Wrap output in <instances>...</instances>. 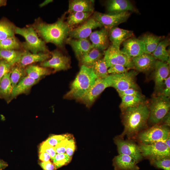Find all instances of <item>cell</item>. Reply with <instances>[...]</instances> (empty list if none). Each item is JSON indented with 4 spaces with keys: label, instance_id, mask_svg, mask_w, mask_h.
<instances>
[{
    "label": "cell",
    "instance_id": "obj_1",
    "mask_svg": "<svg viewBox=\"0 0 170 170\" xmlns=\"http://www.w3.org/2000/svg\"><path fill=\"white\" fill-rule=\"evenodd\" d=\"M65 14L51 24L44 22L39 18L31 26L45 43H52L62 48L71 29L66 22Z\"/></svg>",
    "mask_w": 170,
    "mask_h": 170
},
{
    "label": "cell",
    "instance_id": "obj_2",
    "mask_svg": "<svg viewBox=\"0 0 170 170\" xmlns=\"http://www.w3.org/2000/svg\"><path fill=\"white\" fill-rule=\"evenodd\" d=\"M149 114V107L144 102L127 109L122 112L124 129L119 136L131 138L137 135L146 126Z\"/></svg>",
    "mask_w": 170,
    "mask_h": 170
},
{
    "label": "cell",
    "instance_id": "obj_3",
    "mask_svg": "<svg viewBox=\"0 0 170 170\" xmlns=\"http://www.w3.org/2000/svg\"><path fill=\"white\" fill-rule=\"evenodd\" d=\"M97 79L92 67L81 65L79 71L71 85L70 90L64 95V98L77 100L88 90Z\"/></svg>",
    "mask_w": 170,
    "mask_h": 170
},
{
    "label": "cell",
    "instance_id": "obj_4",
    "mask_svg": "<svg viewBox=\"0 0 170 170\" xmlns=\"http://www.w3.org/2000/svg\"><path fill=\"white\" fill-rule=\"evenodd\" d=\"M15 34L23 37L25 41L22 43L25 50L37 54L39 53H50L46 43L40 38L34 28L31 26L20 28L16 27Z\"/></svg>",
    "mask_w": 170,
    "mask_h": 170
},
{
    "label": "cell",
    "instance_id": "obj_5",
    "mask_svg": "<svg viewBox=\"0 0 170 170\" xmlns=\"http://www.w3.org/2000/svg\"><path fill=\"white\" fill-rule=\"evenodd\" d=\"M170 107L169 98L160 94L154 97L149 107L148 121L154 125L159 124L169 112Z\"/></svg>",
    "mask_w": 170,
    "mask_h": 170
},
{
    "label": "cell",
    "instance_id": "obj_6",
    "mask_svg": "<svg viewBox=\"0 0 170 170\" xmlns=\"http://www.w3.org/2000/svg\"><path fill=\"white\" fill-rule=\"evenodd\" d=\"M103 57L108 68L115 65L124 66L128 69H134L132 59L120 48L111 44L104 51Z\"/></svg>",
    "mask_w": 170,
    "mask_h": 170
},
{
    "label": "cell",
    "instance_id": "obj_7",
    "mask_svg": "<svg viewBox=\"0 0 170 170\" xmlns=\"http://www.w3.org/2000/svg\"><path fill=\"white\" fill-rule=\"evenodd\" d=\"M170 135L168 127L163 125L154 126L137 135L139 140L142 144H150L158 141L164 142Z\"/></svg>",
    "mask_w": 170,
    "mask_h": 170
},
{
    "label": "cell",
    "instance_id": "obj_8",
    "mask_svg": "<svg viewBox=\"0 0 170 170\" xmlns=\"http://www.w3.org/2000/svg\"><path fill=\"white\" fill-rule=\"evenodd\" d=\"M137 74L136 71H132L121 74H110L107 77L110 87L114 88L117 91L129 88L138 89V88L135 79Z\"/></svg>",
    "mask_w": 170,
    "mask_h": 170
},
{
    "label": "cell",
    "instance_id": "obj_9",
    "mask_svg": "<svg viewBox=\"0 0 170 170\" xmlns=\"http://www.w3.org/2000/svg\"><path fill=\"white\" fill-rule=\"evenodd\" d=\"M109 87L110 85L107 77L98 78L88 90L76 100L89 108L104 90Z\"/></svg>",
    "mask_w": 170,
    "mask_h": 170
},
{
    "label": "cell",
    "instance_id": "obj_10",
    "mask_svg": "<svg viewBox=\"0 0 170 170\" xmlns=\"http://www.w3.org/2000/svg\"><path fill=\"white\" fill-rule=\"evenodd\" d=\"M51 58L41 62V66L50 68L55 72L67 70L70 67L71 59L70 57L64 54L57 49L50 52Z\"/></svg>",
    "mask_w": 170,
    "mask_h": 170
},
{
    "label": "cell",
    "instance_id": "obj_11",
    "mask_svg": "<svg viewBox=\"0 0 170 170\" xmlns=\"http://www.w3.org/2000/svg\"><path fill=\"white\" fill-rule=\"evenodd\" d=\"M130 14L129 12L107 14L95 12L94 13L93 17L100 23L103 26L110 30L126 21Z\"/></svg>",
    "mask_w": 170,
    "mask_h": 170
},
{
    "label": "cell",
    "instance_id": "obj_12",
    "mask_svg": "<svg viewBox=\"0 0 170 170\" xmlns=\"http://www.w3.org/2000/svg\"><path fill=\"white\" fill-rule=\"evenodd\" d=\"M114 140L119 154L129 156L134 159L137 163L142 159L139 146L133 141L124 140L119 136L116 137Z\"/></svg>",
    "mask_w": 170,
    "mask_h": 170
},
{
    "label": "cell",
    "instance_id": "obj_13",
    "mask_svg": "<svg viewBox=\"0 0 170 170\" xmlns=\"http://www.w3.org/2000/svg\"><path fill=\"white\" fill-rule=\"evenodd\" d=\"M139 146L143 157L149 159L158 157L170 156V149L164 141H160L150 144H141Z\"/></svg>",
    "mask_w": 170,
    "mask_h": 170
},
{
    "label": "cell",
    "instance_id": "obj_14",
    "mask_svg": "<svg viewBox=\"0 0 170 170\" xmlns=\"http://www.w3.org/2000/svg\"><path fill=\"white\" fill-rule=\"evenodd\" d=\"M102 27V25L93 17H90L81 25L71 29L69 37L76 39H87L93 30Z\"/></svg>",
    "mask_w": 170,
    "mask_h": 170
},
{
    "label": "cell",
    "instance_id": "obj_15",
    "mask_svg": "<svg viewBox=\"0 0 170 170\" xmlns=\"http://www.w3.org/2000/svg\"><path fill=\"white\" fill-rule=\"evenodd\" d=\"M109 31L108 29L104 27L91 33L89 37L93 48L101 51L107 48L109 46Z\"/></svg>",
    "mask_w": 170,
    "mask_h": 170
},
{
    "label": "cell",
    "instance_id": "obj_16",
    "mask_svg": "<svg viewBox=\"0 0 170 170\" xmlns=\"http://www.w3.org/2000/svg\"><path fill=\"white\" fill-rule=\"evenodd\" d=\"M121 50L132 58L144 53V47L142 40L134 37H131L122 43Z\"/></svg>",
    "mask_w": 170,
    "mask_h": 170
},
{
    "label": "cell",
    "instance_id": "obj_17",
    "mask_svg": "<svg viewBox=\"0 0 170 170\" xmlns=\"http://www.w3.org/2000/svg\"><path fill=\"white\" fill-rule=\"evenodd\" d=\"M132 59L134 69L142 72L154 69L157 60L151 54L145 53Z\"/></svg>",
    "mask_w": 170,
    "mask_h": 170
},
{
    "label": "cell",
    "instance_id": "obj_18",
    "mask_svg": "<svg viewBox=\"0 0 170 170\" xmlns=\"http://www.w3.org/2000/svg\"><path fill=\"white\" fill-rule=\"evenodd\" d=\"M154 69V81L156 88L158 90H161L165 80L169 75V64L157 60Z\"/></svg>",
    "mask_w": 170,
    "mask_h": 170
},
{
    "label": "cell",
    "instance_id": "obj_19",
    "mask_svg": "<svg viewBox=\"0 0 170 170\" xmlns=\"http://www.w3.org/2000/svg\"><path fill=\"white\" fill-rule=\"evenodd\" d=\"M65 43L71 46L78 60L93 48L91 42L87 39H76L68 37Z\"/></svg>",
    "mask_w": 170,
    "mask_h": 170
},
{
    "label": "cell",
    "instance_id": "obj_20",
    "mask_svg": "<svg viewBox=\"0 0 170 170\" xmlns=\"http://www.w3.org/2000/svg\"><path fill=\"white\" fill-rule=\"evenodd\" d=\"M51 57L50 53H32L29 51H23L19 62L17 63L21 66L25 67L28 65L37 62L45 61Z\"/></svg>",
    "mask_w": 170,
    "mask_h": 170
},
{
    "label": "cell",
    "instance_id": "obj_21",
    "mask_svg": "<svg viewBox=\"0 0 170 170\" xmlns=\"http://www.w3.org/2000/svg\"><path fill=\"white\" fill-rule=\"evenodd\" d=\"M137 162L132 157L119 154L113 160V165L115 170H139Z\"/></svg>",
    "mask_w": 170,
    "mask_h": 170
},
{
    "label": "cell",
    "instance_id": "obj_22",
    "mask_svg": "<svg viewBox=\"0 0 170 170\" xmlns=\"http://www.w3.org/2000/svg\"><path fill=\"white\" fill-rule=\"evenodd\" d=\"M133 36V31L122 29L116 26L109 30V38L111 45L120 48L121 44Z\"/></svg>",
    "mask_w": 170,
    "mask_h": 170
},
{
    "label": "cell",
    "instance_id": "obj_23",
    "mask_svg": "<svg viewBox=\"0 0 170 170\" xmlns=\"http://www.w3.org/2000/svg\"><path fill=\"white\" fill-rule=\"evenodd\" d=\"M107 9L109 14H117L128 12H136L133 4L128 0H110L108 1Z\"/></svg>",
    "mask_w": 170,
    "mask_h": 170
},
{
    "label": "cell",
    "instance_id": "obj_24",
    "mask_svg": "<svg viewBox=\"0 0 170 170\" xmlns=\"http://www.w3.org/2000/svg\"><path fill=\"white\" fill-rule=\"evenodd\" d=\"M39 81L27 76H25L13 88L12 99L21 94L28 93L32 87Z\"/></svg>",
    "mask_w": 170,
    "mask_h": 170
},
{
    "label": "cell",
    "instance_id": "obj_25",
    "mask_svg": "<svg viewBox=\"0 0 170 170\" xmlns=\"http://www.w3.org/2000/svg\"><path fill=\"white\" fill-rule=\"evenodd\" d=\"M94 1L88 0H72L69 1L68 12H82L93 13Z\"/></svg>",
    "mask_w": 170,
    "mask_h": 170
},
{
    "label": "cell",
    "instance_id": "obj_26",
    "mask_svg": "<svg viewBox=\"0 0 170 170\" xmlns=\"http://www.w3.org/2000/svg\"><path fill=\"white\" fill-rule=\"evenodd\" d=\"M66 20V22L72 29L81 25L90 17L93 12H70Z\"/></svg>",
    "mask_w": 170,
    "mask_h": 170
},
{
    "label": "cell",
    "instance_id": "obj_27",
    "mask_svg": "<svg viewBox=\"0 0 170 170\" xmlns=\"http://www.w3.org/2000/svg\"><path fill=\"white\" fill-rule=\"evenodd\" d=\"M169 44L170 41L168 38L162 40L151 54L156 60L169 64V54L167 48Z\"/></svg>",
    "mask_w": 170,
    "mask_h": 170
},
{
    "label": "cell",
    "instance_id": "obj_28",
    "mask_svg": "<svg viewBox=\"0 0 170 170\" xmlns=\"http://www.w3.org/2000/svg\"><path fill=\"white\" fill-rule=\"evenodd\" d=\"M25 71L27 76L39 81L42 77L50 74L51 72L48 68L34 65L26 66Z\"/></svg>",
    "mask_w": 170,
    "mask_h": 170
},
{
    "label": "cell",
    "instance_id": "obj_29",
    "mask_svg": "<svg viewBox=\"0 0 170 170\" xmlns=\"http://www.w3.org/2000/svg\"><path fill=\"white\" fill-rule=\"evenodd\" d=\"M10 72L5 75L0 82V98L4 99L7 102L12 100L13 87L10 79Z\"/></svg>",
    "mask_w": 170,
    "mask_h": 170
},
{
    "label": "cell",
    "instance_id": "obj_30",
    "mask_svg": "<svg viewBox=\"0 0 170 170\" xmlns=\"http://www.w3.org/2000/svg\"><path fill=\"white\" fill-rule=\"evenodd\" d=\"M101 51L95 48H92L79 60L81 65L92 67L96 61L102 58L103 54Z\"/></svg>",
    "mask_w": 170,
    "mask_h": 170
},
{
    "label": "cell",
    "instance_id": "obj_31",
    "mask_svg": "<svg viewBox=\"0 0 170 170\" xmlns=\"http://www.w3.org/2000/svg\"><path fill=\"white\" fill-rule=\"evenodd\" d=\"M162 37L152 34H147L144 35L140 39L143 41L144 47V53L151 54L154 51Z\"/></svg>",
    "mask_w": 170,
    "mask_h": 170
},
{
    "label": "cell",
    "instance_id": "obj_32",
    "mask_svg": "<svg viewBox=\"0 0 170 170\" xmlns=\"http://www.w3.org/2000/svg\"><path fill=\"white\" fill-rule=\"evenodd\" d=\"M121 102L120 108L122 112L128 108L136 106L143 102L144 96L142 95H125L121 97Z\"/></svg>",
    "mask_w": 170,
    "mask_h": 170
},
{
    "label": "cell",
    "instance_id": "obj_33",
    "mask_svg": "<svg viewBox=\"0 0 170 170\" xmlns=\"http://www.w3.org/2000/svg\"><path fill=\"white\" fill-rule=\"evenodd\" d=\"M16 26L6 19L0 20V40L14 36Z\"/></svg>",
    "mask_w": 170,
    "mask_h": 170
},
{
    "label": "cell",
    "instance_id": "obj_34",
    "mask_svg": "<svg viewBox=\"0 0 170 170\" xmlns=\"http://www.w3.org/2000/svg\"><path fill=\"white\" fill-rule=\"evenodd\" d=\"M22 51L21 50H0V59L5 60L13 66L19 62Z\"/></svg>",
    "mask_w": 170,
    "mask_h": 170
},
{
    "label": "cell",
    "instance_id": "obj_35",
    "mask_svg": "<svg viewBox=\"0 0 170 170\" xmlns=\"http://www.w3.org/2000/svg\"><path fill=\"white\" fill-rule=\"evenodd\" d=\"M26 73L25 68L18 64L12 66L10 71V81L13 88L25 76Z\"/></svg>",
    "mask_w": 170,
    "mask_h": 170
},
{
    "label": "cell",
    "instance_id": "obj_36",
    "mask_svg": "<svg viewBox=\"0 0 170 170\" xmlns=\"http://www.w3.org/2000/svg\"><path fill=\"white\" fill-rule=\"evenodd\" d=\"M22 44L14 36L0 40V50H21Z\"/></svg>",
    "mask_w": 170,
    "mask_h": 170
},
{
    "label": "cell",
    "instance_id": "obj_37",
    "mask_svg": "<svg viewBox=\"0 0 170 170\" xmlns=\"http://www.w3.org/2000/svg\"><path fill=\"white\" fill-rule=\"evenodd\" d=\"M92 68L98 78H104L109 75L108 72V68L104 58L96 61Z\"/></svg>",
    "mask_w": 170,
    "mask_h": 170
},
{
    "label": "cell",
    "instance_id": "obj_38",
    "mask_svg": "<svg viewBox=\"0 0 170 170\" xmlns=\"http://www.w3.org/2000/svg\"><path fill=\"white\" fill-rule=\"evenodd\" d=\"M150 164L158 169L170 170V156H161L150 159Z\"/></svg>",
    "mask_w": 170,
    "mask_h": 170
},
{
    "label": "cell",
    "instance_id": "obj_39",
    "mask_svg": "<svg viewBox=\"0 0 170 170\" xmlns=\"http://www.w3.org/2000/svg\"><path fill=\"white\" fill-rule=\"evenodd\" d=\"M72 158L65 153L57 154L53 160L56 169L67 165L71 161Z\"/></svg>",
    "mask_w": 170,
    "mask_h": 170
},
{
    "label": "cell",
    "instance_id": "obj_40",
    "mask_svg": "<svg viewBox=\"0 0 170 170\" xmlns=\"http://www.w3.org/2000/svg\"><path fill=\"white\" fill-rule=\"evenodd\" d=\"M46 152L48 154L52 160L56 154L54 147L50 145L46 141H43L40 146L39 152Z\"/></svg>",
    "mask_w": 170,
    "mask_h": 170
},
{
    "label": "cell",
    "instance_id": "obj_41",
    "mask_svg": "<svg viewBox=\"0 0 170 170\" xmlns=\"http://www.w3.org/2000/svg\"><path fill=\"white\" fill-rule=\"evenodd\" d=\"M73 136L70 134L65 139L61 141L55 146L56 153L57 154L65 153L68 143Z\"/></svg>",
    "mask_w": 170,
    "mask_h": 170
},
{
    "label": "cell",
    "instance_id": "obj_42",
    "mask_svg": "<svg viewBox=\"0 0 170 170\" xmlns=\"http://www.w3.org/2000/svg\"><path fill=\"white\" fill-rule=\"evenodd\" d=\"M69 134L52 135L46 141L51 145L55 146L61 141L66 138Z\"/></svg>",
    "mask_w": 170,
    "mask_h": 170
},
{
    "label": "cell",
    "instance_id": "obj_43",
    "mask_svg": "<svg viewBox=\"0 0 170 170\" xmlns=\"http://www.w3.org/2000/svg\"><path fill=\"white\" fill-rule=\"evenodd\" d=\"M128 68L120 65H113L108 68V73L110 74H119L128 71Z\"/></svg>",
    "mask_w": 170,
    "mask_h": 170
},
{
    "label": "cell",
    "instance_id": "obj_44",
    "mask_svg": "<svg viewBox=\"0 0 170 170\" xmlns=\"http://www.w3.org/2000/svg\"><path fill=\"white\" fill-rule=\"evenodd\" d=\"M12 66L5 60H0V82L4 76L7 73L10 72Z\"/></svg>",
    "mask_w": 170,
    "mask_h": 170
},
{
    "label": "cell",
    "instance_id": "obj_45",
    "mask_svg": "<svg viewBox=\"0 0 170 170\" xmlns=\"http://www.w3.org/2000/svg\"><path fill=\"white\" fill-rule=\"evenodd\" d=\"M76 149V144L74 137L69 140L66 148L65 153L72 157Z\"/></svg>",
    "mask_w": 170,
    "mask_h": 170
},
{
    "label": "cell",
    "instance_id": "obj_46",
    "mask_svg": "<svg viewBox=\"0 0 170 170\" xmlns=\"http://www.w3.org/2000/svg\"><path fill=\"white\" fill-rule=\"evenodd\" d=\"M160 95L169 98L170 96V77L168 76L165 80L161 93Z\"/></svg>",
    "mask_w": 170,
    "mask_h": 170
},
{
    "label": "cell",
    "instance_id": "obj_47",
    "mask_svg": "<svg viewBox=\"0 0 170 170\" xmlns=\"http://www.w3.org/2000/svg\"><path fill=\"white\" fill-rule=\"evenodd\" d=\"M117 92L120 97L123 96L128 95H142L138 89L133 88H129L123 91H117Z\"/></svg>",
    "mask_w": 170,
    "mask_h": 170
},
{
    "label": "cell",
    "instance_id": "obj_48",
    "mask_svg": "<svg viewBox=\"0 0 170 170\" xmlns=\"http://www.w3.org/2000/svg\"><path fill=\"white\" fill-rule=\"evenodd\" d=\"M40 165L44 170H55L56 168L54 163L50 161L47 162H42Z\"/></svg>",
    "mask_w": 170,
    "mask_h": 170
},
{
    "label": "cell",
    "instance_id": "obj_49",
    "mask_svg": "<svg viewBox=\"0 0 170 170\" xmlns=\"http://www.w3.org/2000/svg\"><path fill=\"white\" fill-rule=\"evenodd\" d=\"M39 159L42 162H47L50 161L51 159L50 155L46 152H40L39 155Z\"/></svg>",
    "mask_w": 170,
    "mask_h": 170
},
{
    "label": "cell",
    "instance_id": "obj_50",
    "mask_svg": "<svg viewBox=\"0 0 170 170\" xmlns=\"http://www.w3.org/2000/svg\"><path fill=\"white\" fill-rule=\"evenodd\" d=\"M170 112H168L167 114L163 118L162 121L164 123L163 125L169 127L170 125Z\"/></svg>",
    "mask_w": 170,
    "mask_h": 170
},
{
    "label": "cell",
    "instance_id": "obj_51",
    "mask_svg": "<svg viewBox=\"0 0 170 170\" xmlns=\"http://www.w3.org/2000/svg\"><path fill=\"white\" fill-rule=\"evenodd\" d=\"M165 143L167 146V147L170 149V135H169L166 140L164 141Z\"/></svg>",
    "mask_w": 170,
    "mask_h": 170
},
{
    "label": "cell",
    "instance_id": "obj_52",
    "mask_svg": "<svg viewBox=\"0 0 170 170\" xmlns=\"http://www.w3.org/2000/svg\"><path fill=\"white\" fill-rule=\"evenodd\" d=\"M7 166V164L4 162L0 160V168H2L6 167Z\"/></svg>",
    "mask_w": 170,
    "mask_h": 170
},
{
    "label": "cell",
    "instance_id": "obj_53",
    "mask_svg": "<svg viewBox=\"0 0 170 170\" xmlns=\"http://www.w3.org/2000/svg\"><path fill=\"white\" fill-rule=\"evenodd\" d=\"M7 4V1L5 0H0V7L5 6Z\"/></svg>",
    "mask_w": 170,
    "mask_h": 170
},
{
    "label": "cell",
    "instance_id": "obj_54",
    "mask_svg": "<svg viewBox=\"0 0 170 170\" xmlns=\"http://www.w3.org/2000/svg\"><path fill=\"white\" fill-rule=\"evenodd\" d=\"M52 0H46L42 3L41 4V6H44L47 4L49 3L52 2Z\"/></svg>",
    "mask_w": 170,
    "mask_h": 170
},
{
    "label": "cell",
    "instance_id": "obj_55",
    "mask_svg": "<svg viewBox=\"0 0 170 170\" xmlns=\"http://www.w3.org/2000/svg\"><path fill=\"white\" fill-rule=\"evenodd\" d=\"M0 170H2V168H0Z\"/></svg>",
    "mask_w": 170,
    "mask_h": 170
},
{
    "label": "cell",
    "instance_id": "obj_56",
    "mask_svg": "<svg viewBox=\"0 0 170 170\" xmlns=\"http://www.w3.org/2000/svg\"></svg>",
    "mask_w": 170,
    "mask_h": 170
}]
</instances>
